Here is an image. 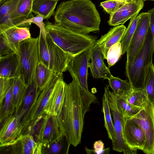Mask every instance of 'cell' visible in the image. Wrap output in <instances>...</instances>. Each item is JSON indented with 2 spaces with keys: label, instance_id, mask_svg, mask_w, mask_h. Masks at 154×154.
Here are the masks:
<instances>
[{
  "label": "cell",
  "instance_id": "1",
  "mask_svg": "<svg viewBox=\"0 0 154 154\" xmlns=\"http://www.w3.org/2000/svg\"><path fill=\"white\" fill-rule=\"evenodd\" d=\"M54 23L80 34L100 30V17L91 0H70L61 2L54 15Z\"/></svg>",
  "mask_w": 154,
  "mask_h": 154
},
{
  "label": "cell",
  "instance_id": "2",
  "mask_svg": "<svg viewBox=\"0 0 154 154\" xmlns=\"http://www.w3.org/2000/svg\"><path fill=\"white\" fill-rule=\"evenodd\" d=\"M88 111L82 100L79 85L73 79L69 83H66L61 115L65 136L69 145L75 147L80 143L84 117Z\"/></svg>",
  "mask_w": 154,
  "mask_h": 154
},
{
  "label": "cell",
  "instance_id": "3",
  "mask_svg": "<svg viewBox=\"0 0 154 154\" xmlns=\"http://www.w3.org/2000/svg\"><path fill=\"white\" fill-rule=\"evenodd\" d=\"M47 34L62 50L73 56L92 48L97 37L77 33L51 22H45Z\"/></svg>",
  "mask_w": 154,
  "mask_h": 154
},
{
  "label": "cell",
  "instance_id": "4",
  "mask_svg": "<svg viewBox=\"0 0 154 154\" xmlns=\"http://www.w3.org/2000/svg\"><path fill=\"white\" fill-rule=\"evenodd\" d=\"M154 43L150 27L143 45L130 64H126L125 73L133 89L144 88L146 71L152 62Z\"/></svg>",
  "mask_w": 154,
  "mask_h": 154
},
{
  "label": "cell",
  "instance_id": "5",
  "mask_svg": "<svg viewBox=\"0 0 154 154\" xmlns=\"http://www.w3.org/2000/svg\"><path fill=\"white\" fill-rule=\"evenodd\" d=\"M39 36L31 38L19 44L17 54L19 62V78L28 85L36 80V73L39 62Z\"/></svg>",
  "mask_w": 154,
  "mask_h": 154
},
{
  "label": "cell",
  "instance_id": "6",
  "mask_svg": "<svg viewBox=\"0 0 154 154\" xmlns=\"http://www.w3.org/2000/svg\"><path fill=\"white\" fill-rule=\"evenodd\" d=\"M90 49L74 56L69 61L67 71L79 85L81 97L85 107L89 110L90 105L97 103L95 96L89 91L87 82Z\"/></svg>",
  "mask_w": 154,
  "mask_h": 154
},
{
  "label": "cell",
  "instance_id": "7",
  "mask_svg": "<svg viewBox=\"0 0 154 154\" xmlns=\"http://www.w3.org/2000/svg\"><path fill=\"white\" fill-rule=\"evenodd\" d=\"M39 36V61L56 74L63 73L67 71L69 63L74 56L60 48L48 34L46 36L47 45L41 35Z\"/></svg>",
  "mask_w": 154,
  "mask_h": 154
},
{
  "label": "cell",
  "instance_id": "8",
  "mask_svg": "<svg viewBox=\"0 0 154 154\" xmlns=\"http://www.w3.org/2000/svg\"><path fill=\"white\" fill-rule=\"evenodd\" d=\"M143 129L146 142L142 151L146 154H154V104L148 98L143 108L131 118Z\"/></svg>",
  "mask_w": 154,
  "mask_h": 154
},
{
  "label": "cell",
  "instance_id": "9",
  "mask_svg": "<svg viewBox=\"0 0 154 154\" xmlns=\"http://www.w3.org/2000/svg\"><path fill=\"white\" fill-rule=\"evenodd\" d=\"M117 96L113 91H111L109 89L108 90V102L113 117L116 136L115 140L112 143V149L117 152H123L129 148L125 144L123 137V128L124 117L118 107L117 104Z\"/></svg>",
  "mask_w": 154,
  "mask_h": 154
},
{
  "label": "cell",
  "instance_id": "10",
  "mask_svg": "<svg viewBox=\"0 0 154 154\" xmlns=\"http://www.w3.org/2000/svg\"><path fill=\"white\" fill-rule=\"evenodd\" d=\"M137 26L127 51L126 64L131 63L142 48L149 28L150 15L148 12L140 14Z\"/></svg>",
  "mask_w": 154,
  "mask_h": 154
},
{
  "label": "cell",
  "instance_id": "11",
  "mask_svg": "<svg viewBox=\"0 0 154 154\" xmlns=\"http://www.w3.org/2000/svg\"><path fill=\"white\" fill-rule=\"evenodd\" d=\"M123 134L125 143L129 148L143 150L146 142L145 134L141 127L131 118L124 117Z\"/></svg>",
  "mask_w": 154,
  "mask_h": 154
},
{
  "label": "cell",
  "instance_id": "12",
  "mask_svg": "<svg viewBox=\"0 0 154 154\" xmlns=\"http://www.w3.org/2000/svg\"><path fill=\"white\" fill-rule=\"evenodd\" d=\"M0 123V147L12 145L20 139L23 127L17 116L14 114Z\"/></svg>",
  "mask_w": 154,
  "mask_h": 154
},
{
  "label": "cell",
  "instance_id": "13",
  "mask_svg": "<svg viewBox=\"0 0 154 154\" xmlns=\"http://www.w3.org/2000/svg\"><path fill=\"white\" fill-rule=\"evenodd\" d=\"M63 76V73L55 74L47 85L43 89L40 90L36 101L30 112V121L35 120L45 113V110L52 93L58 82Z\"/></svg>",
  "mask_w": 154,
  "mask_h": 154
},
{
  "label": "cell",
  "instance_id": "14",
  "mask_svg": "<svg viewBox=\"0 0 154 154\" xmlns=\"http://www.w3.org/2000/svg\"><path fill=\"white\" fill-rule=\"evenodd\" d=\"M65 135L61 116L47 114L40 136V141L43 144L52 141Z\"/></svg>",
  "mask_w": 154,
  "mask_h": 154
},
{
  "label": "cell",
  "instance_id": "15",
  "mask_svg": "<svg viewBox=\"0 0 154 154\" xmlns=\"http://www.w3.org/2000/svg\"><path fill=\"white\" fill-rule=\"evenodd\" d=\"M39 91L35 80L28 85L21 105L17 112L14 114L21 122L23 128L30 121V112L35 103Z\"/></svg>",
  "mask_w": 154,
  "mask_h": 154
},
{
  "label": "cell",
  "instance_id": "16",
  "mask_svg": "<svg viewBox=\"0 0 154 154\" xmlns=\"http://www.w3.org/2000/svg\"><path fill=\"white\" fill-rule=\"evenodd\" d=\"M143 0H137L126 2L112 16L109 17L108 23L110 26H116L123 25L127 20L138 14L144 6Z\"/></svg>",
  "mask_w": 154,
  "mask_h": 154
},
{
  "label": "cell",
  "instance_id": "17",
  "mask_svg": "<svg viewBox=\"0 0 154 154\" xmlns=\"http://www.w3.org/2000/svg\"><path fill=\"white\" fill-rule=\"evenodd\" d=\"M0 36L5 41L11 50L17 54L19 44L31 37L29 28L14 26L0 30Z\"/></svg>",
  "mask_w": 154,
  "mask_h": 154
},
{
  "label": "cell",
  "instance_id": "18",
  "mask_svg": "<svg viewBox=\"0 0 154 154\" xmlns=\"http://www.w3.org/2000/svg\"><path fill=\"white\" fill-rule=\"evenodd\" d=\"M91 63H88L93 77L109 80L112 76L109 68L104 63V56L99 47L95 45L91 49Z\"/></svg>",
  "mask_w": 154,
  "mask_h": 154
},
{
  "label": "cell",
  "instance_id": "19",
  "mask_svg": "<svg viewBox=\"0 0 154 154\" xmlns=\"http://www.w3.org/2000/svg\"><path fill=\"white\" fill-rule=\"evenodd\" d=\"M126 29L123 25L116 26L97 40L95 45L99 47L103 54L105 59H106L108 51L111 47L120 42Z\"/></svg>",
  "mask_w": 154,
  "mask_h": 154
},
{
  "label": "cell",
  "instance_id": "20",
  "mask_svg": "<svg viewBox=\"0 0 154 154\" xmlns=\"http://www.w3.org/2000/svg\"><path fill=\"white\" fill-rule=\"evenodd\" d=\"M66 82L63 76L53 90L45 112L48 115L61 116L65 94Z\"/></svg>",
  "mask_w": 154,
  "mask_h": 154
},
{
  "label": "cell",
  "instance_id": "21",
  "mask_svg": "<svg viewBox=\"0 0 154 154\" xmlns=\"http://www.w3.org/2000/svg\"><path fill=\"white\" fill-rule=\"evenodd\" d=\"M19 77V65L17 54L0 57V78L14 79Z\"/></svg>",
  "mask_w": 154,
  "mask_h": 154
},
{
  "label": "cell",
  "instance_id": "22",
  "mask_svg": "<svg viewBox=\"0 0 154 154\" xmlns=\"http://www.w3.org/2000/svg\"><path fill=\"white\" fill-rule=\"evenodd\" d=\"M20 0H6L0 4V30L14 26L11 16L17 8Z\"/></svg>",
  "mask_w": 154,
  "mask_h": 154
},
{
  "label": "cell",
  "instance_id": "23",
  "mask_svg": "<svg viewBox=\"0 0 154 154\" xmlns=\"http://www.w3.org/2000/svg\"><path fill=\"white\" fill-rule=\"evenodd\" d=\"M57 0H33L32 11L36 15H40L44 20H48L54 15Z\"/></svg>",
  "mask_w": 154,
  "mask_h": 154
},
{
  "label": "cell",
  "instance_id": "24",
  "mask_svg": "<svg viewBox=\"0 0 154 154\" xmlns=\"http://www.w3.org/2000/svg\"><path fill=\"white\" fill-rule=\"evenodd\" d=\"M33 1L20 0L17 9L11 16V21L14 26L34 17L32 11Z\"/></svg>",
  "mask_w": 154,
  "mask_h": 154
},
{
  "label": "cell",
  "instance_id": "25",
  "mask_svg": "<svg viewBox=\"0 0 154 154\" xmlns=\"http://www.w3.org/2000/svg\"><path fill=\"white\" fill-rule=\"evenodd\" d=\"M70 145L65 135L47 143H43L42 154H67Z\"/></svg>",
  "mask_w": 154,
  "mask_h": 154
},
{
  "label": "cell",
  "instance_id": "26",
  "mask_svg": "<svg viewBox=\"0 0 154 154\" xmlns=\"http://www.w3.org/2000/svg\"><path fill=\"white\" fill-rule=\"evenodd\" d=\"M109 86L106 85L102 97V111L103 114L104 126L106 130L109 138L112 143L116 140V136L110 110L108 102V91Z\"/></svg>",
  "mask_w": 154,
  "mask_h": 154
},
{
  "label": "cell",
  "instance_id": "27",
  "mask_svg": "<svg viewBox=\"0 0 154 154\" xmlns=\"http://www.w3.org/2000/svg\"><path fill=\"white\" fill-rule=\"evenodd\" d=\"M47 114L45 112L34 120H31L23 128L22 135L32 136L36 142L40 141V136Z\"/></svg>",
  "mask_w": 154,
  "mask_h": 154
},
{
  "label": "cell",
  "instance_id": "28",
  "mask_svg": "<svg viewBox=\"0 0 154 154\" xmlns=\"http://www.w3.org/2000/svg\"><path fill=\"white\" fill-rule=\"evenodd\" d=\"M28 86L19 77L14 79L12 89L13 99L16 108L14 114L18 111L26 94Z\"/></svg>",
  "mask_w": 154,
  "mask_h": 154
},
{
  "label": "cell",
  "instance_id": "29",
  "mask_svg": "<svg viewBox=\"0 0 154 154\" xmlns=\"http://www.w3.org/2000/svg\"><path fill=\"white\" fill-rule=\"evenodd\" d=\"M56 74L51 69L39 61L36 73V80L39 90L43 89Z\"/></svg>",
  "mask_w": 154,
  "mask_h": 154
},
{
  "label": "cell",
  "instance_id": "30",
  "mask_svg": "<svg viewBox=\"0 0 154 154\" xmlns=\"http://www.w3.org/2000/svg\"><path fill=\"white\" fill-rule=\"evenodd\" d=\"M14 79L2 103L0 104V122L13 115L16 111L12 96V89Z\"/></svg>",
  "mask_w": 154,
  "mask_h": 154
},
{
  "label": "cell",
  "instance_id": "31",
  "mask_svg": "<svg viewBox=\"0 0 154 154\" xmlns=\"http://www.w3.org/2000/svg\"><path fill=\"white\" fill-rule=\"evenodd\" d=\"M140 14L131 19L130 23L120 41L122 55L126 52L135 31Z\"/></svg>",
  "mask_w": 154,
  "mask_h": 154
},
{
  "label": "cell",
  "instance_id": "32",
  "mask_svg": "<svg viewBox=\"0 0 154 154\" xmlns=\"http://www.w3.org/2000/svg\"><path fill=\"white\" fill-rule=\"evenodd\" d=\"M108 80L109 86L117 95L123 97L130 92L133 88L129 82L112 75Z\"/></svg>",
  "mask_w": 154,
  "mask_h": 154
},
{
  "label": "cell",
  "instance_id": "33",
  "mask_svg": "<svg viewBox=\"0 0 154 154\" xmlns=\"http://www.w3.org/2000/svg\"><path fill=\"white\" fill-rule=\"evenodd\" d=\"M122 97L130 103L142 107L148 98L145 91L143 89H133L130 92Z\"/></svg>",
  "mask_w": 154,
  "mask_h": 154
},
{
  "label": "cell",
  "instance_id": "34",
  "mask_svg": "<svg viewBox=\"0 0 154 154\" xmlns=\"http://www.w3.org/2000/svg\"><path fill=\"white\" fill-rule=\"evenodd\" d=\"M117 96V104L118 107L125 118H131L136 114L143 108L128 103L122 97Z\"/></svg>",
  "mask_w": 154,
  "mask_h": 154
},
{
  "label": "cell",
  "instance_id": "35",
  "mask_svg": "<svg viewBox=\"0 0 154 154\" xmlns=\"http://www.w3.org/2000/svg\"><path fill=\"white\" fill-rule=\"evenodd\" d=\"M148 98L154 104V65L152 63L147 69L144 82V88Z\"/></svg>",
  "mask_w": 154,
  "mask_h": 154
},
{
  "label": "cell",
  "instance_id": "36",
  "mask_svg": "<svg viewBox=\"0 0 154 154\" xmlns=\"http://www.w3.org/2000/svg\"><path fill=\"white\" fill-rule=\"evenodd\" d=\"M43 17L40 15H37L35 16L23 21L19 23L17 26H19L27 27L32 23L37 26L40 29V34L47 45L46 36L47 33L45 29V23L43 22Z\"/></svg>",
  "mask_w": 154,
  "mask_h": 154
},
{
  "label": "cell",
  "instance_id": "37",
  "mask_svg": "<svg viewBox=\"0 0 154 154\" xmlns=\"http://www.w3.org/2000/svg\"><path fill=\"white\" fill-rule=\"evenodd\" d=\"M121 55V45L120 42H119L112 45L108 51L106 59L109 67L114 65Z\"/></svg>",
  "mask_w": 154,
  "mask_h": 154
},
{
  "label": "cell",
  "instance_id": "38",
  "mask_svg": "<svg viewBox=\"0 0 154 154\" xmlns=\"http://www.w3.org/2000/svg\"><path fill=\"white\" fill-rule=\"evenodd\" d=\"M125 3L119 0H108L100 2V6L109 15L110 17Z\"/></svg>",
  "mask_w": 154,
  "mask_h": 154
},
{
  "label": "cell",
  "instance_id": "39",
  "mask_svg": "<svg viewBox=\"0 0 154 154\" xmlns=\"http://www.w3.org/2000/svg\"><path fill=\"white\" fill-rule=\"evenodd\" d=\"M94 149H91L86 147L85 149L87 154H108L109 152L107 148L104 149V143L100 140L96 141L93 145Z\"/></svg>",
  "mask_w": 154,
  "mask_h": 154
},
{
  "label": "cell",
  "instance_id": "40",
  "mask_svg": "<svg viewBox=\"0 0 154 154\" xmlns=\"http://www.w3.org/2000/svg\"><path fill=\"white\" fill-rule=\"evenodd\" d=\"M14 79L0 78V104L2 103Z\"/></svg>",
  "mask_w": 154,
  "mask_h": 154
},
{
  "label": "cell",
  "instance_id": "41",
  "mask_svg": "<svg viewBox=\"0 0 154 154\" xmlns=\"http://www.w3.org/2000/svg\"><path fill=\"white\" fill-rule=\"evenodd\" d=\"M0 57L14 53L3 38L0 36Z\"/></svg>",
  "mask_w": 154,
  "mask_h": 154
},
{
  "label": "cell",
  "instance_id": "42",
  "mask_svg": "<svg viewBox=\"0 0 154 154\" xmlns=\"http://www.w3.org/2000/svg\"><path fill=\"white\" fill-rule=\"evenodd\" d=\"M21 138L25 141L28 147L31 149L34 153L37 143L34 140L32 136L29 134L22 135Z\"/></svg>",
  "mask_w": 154,
  "mask_h": 154
},
{
  "label": "cell",
  "instance_id": "43",
  "mask_svg": "<svg viewBox=\"0 0 154 154\" xmlns=\"http://www.w3.org/2000/svg\"><path fill=\"white\" fill-rule=\"evenodd\" d=\"M150 15L149 27L152 32L154 43V8L148 11Z\"/></svg>",
  "mask_w": 154,
  "mask_h": 154
},
{
  "label": "cell",
  "instance_id": "44",
  "mask_svg": "<svg viewBox=\"0 0 154 154\" xmlns=\"http://www.w3.org/2000/svg\"><path fill=\"white\" fill-rule=\"evenodd\" d=\"M37 143V146L35 148L34 154H42V148L43 143L41 142Z\"/></svg>",
  "mask_w": 154,
  "mask_h": 154
},
{
  "label": "cell",
  "instance_id": "45",
  "mask_svg": "<svg viewBox=\"0 0 154 154\" xmlns=\"http://www.w3.org/2000/svg\"><path fill=\"white\" fill-rule=\"evenodd\" d=\"M125 2H135L137 0H119Z\"/></svg>",
  "mask_w": 154,
  "mask_h": 154
},
{
  "label": "cell",
  "instance_id": "46",
  "mask_svg": "<svg viewBox=\"0 0 154 154\" xmlns=\"http://www.w3.org/2000/svg\"><path fill=\"white\" fill-rule=\"evenodd\" d=\"M6 0H0V4L2 3Z\"/></svg>",
  "mask_w": 154,
  "mask_h": 154
},
{
  "label": "cell",
  "instance_id": "47",
  "mask_svg": "<svg viewBox=\"0 0 154 154\" xmlns=\"http://www.w3.org/2000/svg\"><path fill=\"white\" fill-rule=\"evenodd\" d=\"M144 1H147V0H151V1H154V0H143Z\"/></svg>",
  "mask_w": 154,
  "mask_h": 154
},
{
  "label": "cell",
  "instance_id": "48",
  "mask_svg": "<svg viewBox=\"0 0 154 154\" xmlns=\"http://www.w3.org/2000/svg\"><path fill=\"white\" fill-rule=\"evenodd\" d=\"M58 0V1H60V0Z\"/></svg>",
  "mask_w": 154,
  "mask_h": 154
}]
</instances>
